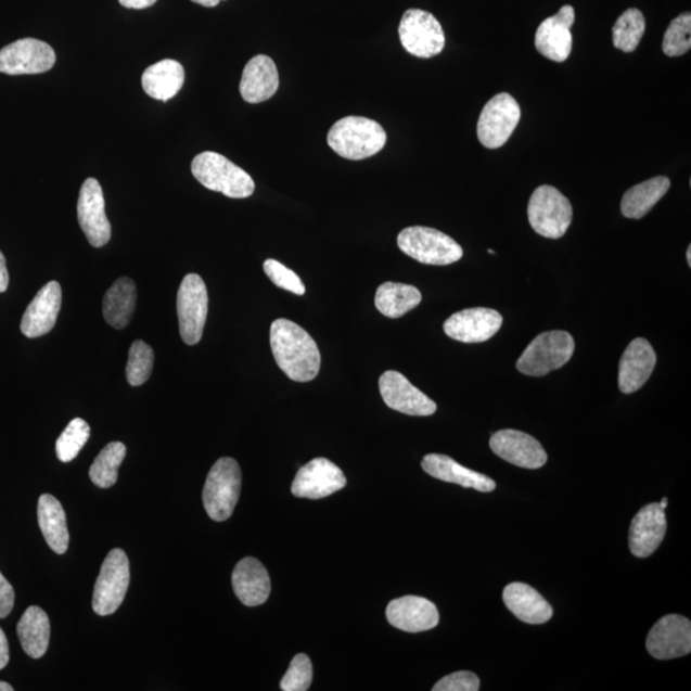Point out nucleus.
<instances>
[{
	"instance_id": "nucleus-23",
	"label": "nucleus",
	"mask_w": 691,
	"mask_h": 691,
	"mask_svg": "<svg viewBox=\"0 0 691 691\" xmlns=\"http://www.w3.org/2000/svg\"><path fill=\"white\" fill-rule=\"evenodd\" d=\"M657 364L652 345L645 338H636L626 348L618 366V388L625 395L639 391L650 380Z\"/></svg>"
},
{
	"instance_id": "nucleus-5",
	"label": "nucleus",
	"mask_w": 691,
	"mask_h": 691,
	"mask_svg": "<svg viewBox=\"0 0 691 691\" xmlns=\"http://www.w3.org/2000/svg\"><path fill=\"white\" fill-rule=\"evenodd\" d=\"M241 486L242 474L236 460L222 458L213 465L205 482L203 502L206 514L214 522L222 523L232 516Z\"/></svg>"
},
{
	"instance_id": "nucleus-35",
	"label": "nucleus",
	"mask_w": 691,
	"mask_h": 691,
	"mask_svg": "<svg viewBox=\"0 0 691 691\" xmlns=\"http://www.w3.org/2000/svg\"><path fill=\"white\" fill-rule=\"evenodd\" d=\"M645 33V18L637 9L625 11L612 28V40L615 48L625 53L637 51Z\"/></svg>"
},
{
	"instance_id": "nucleus-50",
	"label": "nucleus",
	"mask_w": 691,
	"mask_h": 691,
	"mask_svg": "<svg viewBox=\"0 0 691 691\" xmlns=\"http://www.w3.org/2000/svg\"><path fill=\"white\" fill-rule=\"evenodd\" d=\"M489 254L495 255L496 253L494 251H488Z\"/></svg>"
},
{
	"instance_id": "nucleus-16",
	"label": "nucleus",
	"mask_w": 691,
	"mask_h": 691,
	"mask_svg": "<svg viewBox=\"0 0 691 691\" xmlns=\"http://www.w3.org/2000/svg\"><path fill=\"white\" fill-rule=\"evenodd\" d=\"M647 650L655 660H674L691 652V623L680 615L662 617L648 634Z\"/></svg>"
},
{
	"instance_id": "nucleus-13",
	"label": "nucleus",
	"mask_w": 691,
	"mask_h": 691,
	"mask_svg": "<svg viewBox=\"0 0 691 691\" xmlns=\"http://www.w3.org/2000/svg\"><path fill=\"white\" fill-rule=\"evenodd\" d=\"M77 217L90 244L103 247L112 238V227L105 214V201L101 183L95 178L84 182L77 203Z\"/></svg>"
},
{
	"instance_id": "nucleus-14",
	"label": "nucleus",
	"mask_w": 691,
	"mask_h": 691,
	"mask_svg": "<svg viewBox=\"0 0 691 691\" xmlns=\"http://www.w3.org/2000/svg\"><path fill=\"white\" fill-rule=\"evenodd\" d=\"M347 479L334 462L318 458L298 470L291 491L297 498L322 500L346 487Z\"/></svg>"
},
{
	"instance_id": "nucleus-31",
	"label": "nucleus",
	"mask_w": 691,
	"mask_h": 691,
	"mask_svg": "<svg viewBox=\"0 0 691 691\" xmlns=\"http://www.w3.org/2000/svg\"><path fill=\"white\" fill-rule=\"evenodd\" d=\"M17 636L23 650L31 658H41L48 651L51 639V622L38 605L25 611L17 625Z\"/></svg>"
},
{
	"instance_id": "nucleus-34",
	"label": "nucleus",
	"mask_w": 691,
	"mask_h": 691,
	"mask_svg": "<svg viewBox=\"0 0 691 691\" xmlns=\"http://www.w3.org/2000/svg\"><path fill=\"white\" fill-rule=\"evenodd\" d=\"M126 446L123 442H112L97 456L90 466L89 476L99 488H111L118 479V469L126 458Z\"/></svg>"
},
{
	"instance_id": "nucleus-9",
	"label": "nucleus",
	"mask_w": 691,
	"mask_h": 691,
	"mask_svg": "<svg viewBox=\"0 0 691 691\" xmlns=\"http://www.w3.org/2000/svg\"><path fill=\"white\" fill-rule=\"evenodd\" d=\"M208 308V290L203 278L195 273L184 277L177 294L178 323L184 344L194 346L201 342Z\"/></svg>"
},
{
	"instance_id": "nucleus-33",
	"label": "nucleus",
	"mask_w": 691,
	"mask_h": 691,
	"mask_svg": "<svg viewBox=\"0 0 691 691\" xmlns=\"http://www.w3.org/2000/svg\"><path fill=\"white\" fill-rule=\"evenodd\" d=\"M423 296L417 287L410 284L386 282L381 284L375 294L376 309L384 317L401 318L415 309L422 303Z\"/></svg>"
},
{
	"instance_id": "nucleus-45",
	"label": "nucleus",
	"mask_w": 691,
	"mask_h": 691,
	"mask_svg": "<svg viewBox=\"0 0 691 691\" xmlns=\"http://www.w3.org/2000/svg\"><path fill=\"white\" fill-rule=\"evenodd\" d=\"M9 284H10L9 269H7L4 255L2 254V252H0V294H3V292H5L7 289H9Z\"/></svg>"
},
{
	"instance_id": "nucleus-27",
	"label": "nucleus",
	"mask_w": 691,
	"mask_h": 691,
	"mask_svg": "<svg viewBox=\"0 0 691 691\" xmlns=\"http://www.w3.org/2000/svg\"><path fill=\"white\" fill-rule=\"evenodd\" d=\"M503 601L512 614L525 624H546L553 616L552 605L528 584H509L503 590Z\"/></svg>"
},
{
	"instance_id": "nucleus-48",
	"label": "nucleus",
	"mask_w": 691,
	"mask_h": 691,
	"mask_svg": "<svg viewBox=\"0 0 691 691\" xmlns=\"http://www.w3.org/2000/svg\"><path fill=\"white\" fill-rule=\"evenodd\" d=\"M660 506H661V508H662V509H664V510H665V509H667V506H668V500H667V498H664V500H662V501L660 502Z\"/></svg>"
},
{
	"instance_id": "nucleus-36",
	"label": "nucleus",
	"mask_w": 691,
	"mask_h": 691,
	"mask_svg": "<svg viewBox=\"0 0 691 691\" xmlns=\"http://www.w3.org/2000/svg\"><path fill=\"white\" fill-rule=\"evenodd\" d=\"M89 438L90 425L84 419H74L55 442L56 458L62 462L75 460Z\"/></svg>"
},
{
	"instance_id": "nucleus-40",
	"label": "nucleus",
	"mask_w": 691,
	"mask_h": 691,
	"mask_svg": "<svg viewBox=\"0 0 691 691\" xmlns=\"http://www.w3.org/2000/svg\"><path fill=\"white\" fill-rule=\"evenodd\" d=\"M263 268H265V272L269 277V280L272 281L277 287L292 292V294L297 296L305 295V284L303 283L302 278L298 277L294 270L284 267L280 261L274 259L266 260Z\"/></svg>"
},
{
	"instance_id": "nucleus-7",
	"label": "nucleus",
	"mask_w": 691,
	"mask_h": 691,
	"mask_svg": "<svg viewBox=\"0 0 691 691\" xmlns=\"http://www.w3.org/2000/svg\"><path fill=\"white\" fill-rule=\"evenodd\" d=\"M528 218L540 236L558 240L565 236L573 222V206L558 189L543 184L533 192Z\"/></svg>"
},
{
	"instance_id": "nucleus-29",
	"label": "nucleus",
	"mask_w": 691,
	"mask_h": 691,
	"mask_svg": "<svg viewBox=\"0 0 691 691\" xmlns=\"http://www.w3.org/2000/svg\"><path fill=\"white\" fill-rule=\"evenodd\" d=\"M142 89L156 101L168 102L183 87L184 69L180 62L164 60L148 67L142 75Z\"/></svg>"
},
{
	"instance_id": "nucleus-41",
	"label": "nucleus",
	"mask_w": 691,
	"mask_h": 691,
	"mask_svg": "<svg viewBox=\"0 0 691 691\" xmlns=\"http://www.w3.org/2000/svg\"><path fill=\"white\" fill-rule=\"evenodd\" d=\"M481 681L478 676L470 671H459L439 680L433 691H478Z\"/></svg>"
},
{
	"instance_id": "nucleus-47",
	"label": "nucleus",
	"mask_w": 691,
	"mask_h": 691,
	"mask_svg": "<svg viewBox=\"0 0 691 691\" xmlns=\"http://www.w3.org/2000/svg\"><path fill=\"white\" fill-rule=\"evenodd\" d=\"M0 691H13V688L10 686V683L0 681Z\"/></svg>"
},
{
	"instance_id": "nucleus-37",
	"label": "nucleus",
	"mask_w": 691,
	"mask_h": 691,
	"mask_svg": "<svg viewBox=\"0 0 691 691\" xmlns=\"http://www.w3.org/2000/svg\"><path fill=\"white\" fill-rule=\"evenodd\" d=\"M154 367V351L144 341H135L126 367L127 382L139 387L151 378Z\"/></svg>"
},
{
	"instance_id": "nucleus-49",
	"label": "nucleus",
	"mask_w": 691,
	"mask_h": 691,
	"mask_svg": "<svg viewBox=\"0 0 691 691\" xmlns=\"http://www.w3.org/2000/svg\"><path fill=\"white\" fill-rule=\"evenodd\" d=\"M687 259L689 267H691V246L688 247Z\"/></svg>"
},
{
	"instance_id": "nucleus-2",
	"label": "nucleus",
	"mask_w": 691,
	"mask_h": 691,
	"mask_svg": "<svg viewBox=\"0 0 691 691\" xmlns=\"http://www.w3.org/2000/svg\"><path fill=\"white\" fill-rule=\"evenodd\" d=\"M328 145L342 158L362 161L382 151L387 133L376 120L366 117H345L328 132Z\"/></svg>"
},
{
	"instance_id": "nucleus-18",
	"label": "nucleus",
	"mask_w": 691,
	"mask_h": 691,
	"mask_svg": "<svg viewBox=\"0 0 691 691\" xmlns=\"http://www.w3.org/2000/svg\"><path fill=\"white\" fill-rule=\"evenodd\" d=\"M503 318L495 309H465L448 318L444 324L448 337L464 344H482L501 330Z\"/></svg>"
},
{
	"instance_id": "nucleus-12",
	"label": "nucleus",
	"mask_w": 691,
	"mask_h": 691,
	"mask_svg": "<svg viewBox=\"0 0 691 691\" xmlns=\"http://www.w3.org/2000/svg\"><path fill=\"white\" fill-rule=\"evenodd\" d=\"M55 52L44 41L26 38L0 51V73L11 76L38 75L54 67Z\"/></svg>"
},
{
	"instance_id": "nucleus-6",
	"label": "nucleus",
	"mask_w": 691,
	"mask_h": 691,
	"mask_svg": "<svg viewBox=\"0 0 691 691\" xmlns=\"http://www.w3.org/2000/svg\"><path fill=\"white\" fill-rule=\"evenodd\" d=\"M575 351V341L565 331L539 334L520 356L516 368L529 376H545L567 364Z\"/></svg>"
},
{
	"instance_id": "nucleus-3",
	"label": "nucleus",
	"mask_w": 691,
	"mask_h": 691,
	"mask_svg": "<svg viewBox=\"0 0 691 691\" xmlns=\"http://www.w3.org/2000/svg\"><path fill=\"white\" fill-rule=\"evenodd\" d=\"M191 172L204 188L231 199H245L255 191L252 176L218 153L196 155L191 164Z\"/></svg>"
},
{
	"instance_id": "nucleus-42",
	"label": "nucleus",
	"mask_w": 691,
	"mask_h": 691,
	"mask_svg": "<svg viewBox=\"0 0 691 691\" xmlns=\"http://www.w3.org/2000/svg\"><path fill=\"white\" fill-rule=\"evenodd\" d=\"M14 590L10 581L0 573V618L9 616L14 607Z\"/></svg>"
},
{
	"instance_id": "nucleus-17",
	"label": "nucleus",
	"mask_w": 691,
	"mask_h": 691,
	"mask_svg": "<svg viewBox=\"0 0 691 691\" xmlns=\"http://www.w3.org/2000/svg\"><path fill=\"white\" fill-rule=\"evenodd\" d=\"M491 451L510 464L524 469H540L547 464L548 456L539 442L530 434L503 430L489 440Z\"/></svg>"
},
{
	"instance_id": "nucleus-43",
	"label": "nucleus",
	"mask_w": 691,
	"mask_h": 691,
	"mask_svg": "<svg viewBox=\"0 0 691 691\" xmlns=\"http://www.w3.org/2000/svg\"><path fill=\"white\" fill-rule=\"evenodd\" d=\"M10 662V645L5 634L0 628V669H3Z\"/></svg>"
},
{
	"instance_id": "nucleus-8",
	"label": "nucleus",
	"mask_w": 691,
	"mask_h": 691,
	"mask_svg": "<svg viewBox=\"0 0 691 691\" xmlns=\"http://www.w3.org/2000/svg\"><path fill=\"white\" fill-rule=\"evenodd\" d=\"M128 586H130V562L125 551L116 548L106 555L95 583L94 596H92V610L95 614L113 615L124 603Z\"/></svg>"
},
{
	"instance_id": "nucleus-22",
	"label": "nucleus",
	"mask_w": 691,
	"mask_h": 691,
	"mask_svg": "<svg viewBox=\"0 0 691 691\" xmlns=\"http://www.w3.org/2000/svg\"><path fill=\"white\" fill-rule=\"evenodd\" d=\"M61 306V284L55 281L47 283L27 306L23 322H21V332L28 338L46 336L53 330L56 319H59Z\"/></svg>"
},
{
	"instance_id": "nucleus-15",
	"label": "nucleus",
	"mask_w": 691,
	"mask_h": 691,
	"mask_svg": "<svg viewBox=\"0 0 691 691\" xmlns=\"http://www.w3.org/2000/svg\"><path fill=\"white\" fill-rule=\"evenodd\" d=\"M383 401L389 409L410 417H431L437 411V404L412 386L408 378L395 370H388L380 378Z\"/></svg>"
},
{
	"instance_id": "nucleus-39",
	"label": "nucleus",
	"mask_w": 691,
	"mask_h": 691,
	"mask_svg": "<svg viewBox=\"0 0 691 691\" xmlns=\"http://www.w3.org/2000/svg\"><path fill=\"white\" fill-rule=\"evenodd\" d=\"M312 681V665L306 654H297L291 661L287 673L281 681L283 691H306L309 690Z\"/></svg>"
},
{
	"instance_id": "nucleus-46",
	"label": "nucleus",
	"mask_w": 691,
	"mask_h": 691,
	"mask_svg": "<svg viewBox=\"0 0 691 691\" xmlns=\"http://www.w3.org/2000/svg\"><path fill=\"white\" fill-rule=\"evenodd\" d=\"M192 2L203 7H217L222 0H192Z\"/></svg>"
},
{
	"instance_id": "nucleus-38",
	"label": "nucleus",
	"mask_w": 691,
	"mask_h": 691,
	"mask_svg": "<svg viewBox=\"0 0 691 691\" xmlns=\"http://www.w3.org/2000/svg\"><path fill=\"white\" fill-rule=\"evenodd\" d=\"M691 48V14L682 13L669 24L664 37L662 51L667 56L687 54Z\"/></svg>"
},
{
	"instance_id": "nucleus-32",
	"label": "nucleus",
	"mask_w": 691,
	"mask_h": 691,
	"mask_svg": "<svg viewBox=\"0 0 691 691\" xmlns=\"http://www.w3.org/2000/svg\"><path fill=\"white\" fill-rule=\"evenodd\" d=\"M671 187L667 177L660 176L641 182L625 192L622 213L625 218L640 219L650 213Z\"/></svg>"
},
{
	"instance_id": "nucleus-28",
	"label": "nucleus",
	"mask_w": 691,
	"mask_h": 691,
	"mask_svg": "<svg viewBox=\"0 0 691 691\" xmlns=\"http://www.w3.org/2000/svg\"><path fill=\"white\" fill-rule=\"evenodd\" d=\"M138 290L137 284L131 278L123 277L113 283V286L106 291L103 300V316L106 323L116 328V330H125L130 324L131 319L137 310Z\"/></svg>"
},
{
	"instance_id": "nucleus-11",
	"label": "nucleus",
	"mask_w": 691,
	"mask_h": 691,
	"mask_svg": "<svg viewBox=\"0 0 691 691\" xmlns=\"http://www.w3.org/2000/svg\"><path fill=\"white\" fill-rule=\"evenodd\" d=\"M522 118L519 103L508 92H501L484 106L478 120V139L487 149H498L514 133Z\"/></svg>"
},
{
	"instance_id": "nucleus-10",
	"label": "nucleus",
	"mask_w": 691,
	"mask_h": 691,
	"mask_svg": "<svg viewBox=\"0 0 691 691\" xmlns=\"http://www.w3.org/2000/svg\"><path fill=\"white\" fill-rule=\"evenodd\" d=\"M401 44L406 52L418 59H432L445 49L444 28L432 13L422 10L406 11L400 27Z\"/></svg>"
},
{
	"instance_id": "nucleus-20",
	"label": "nucleus",
	"mask_w": 691,
	"mask_h": 691,
	"mask_svg": "<svg viewBox=\"0 0 691 691\" xmlns=\"http://www.w3.org/2000/svg\"><path fill=\"white\" fill-rule=\"evenodd\" d=\"M667 532L665 510L660 503L644 506L632 519L629 532L630 551L636 558H650L658 550Z\"/></svg>"
},
{
	"instance_id": "nucleus-44",
	"label": "nucleus",
	"mask_w": 691,
	"mask_h": 691,
	"mask_svg": "<svg viewBox=\"0 0 691 691\" xmlns=\"http://www.w3.org/2000/svg\"><path fill=\"white\" fill-rule=\"evenodd\" d=\"M120 5L130 10H145L156 3V0H118Z\"/></svg>"
},
{
	"instance_id": "nucleus-19",
	"label": "nucleus",
	"mask_w": 691,
	"mask_h": 691,
	"mask_svg": "<svg viewBox=\"0 0 691 691\" xmlns=\"http://www.w3.org/2000/svg\"><path fill=\"white\" fill-rule=\"evenodd\" d=\"M574 23L575 10L572 5L562 7L554 16L545 20L536 34L537 51L553 62H565L573 51Z\"/></svg>"
},
{
	"instance_id": "nucleus-24",
	"label": "nucleus",
	"mask_w": 691,
	"mask_h": 691,
	"mask_svg": "<svg viewBox=\"0 0 691 691\" xmlns=\"http://www.w3.org/2000/svg\"><path fill=\"white\" fill-rule=\"evenodd\" d=\"M278 87H280V75L276 63L268 55H256L248 61L240 82L241 97L251 104H258L269 101Z\"/></svg>"
},
{
	"instance_id": "nucleus-30",
	"label": "nucleus",
	"mask_w": 691,
	"mask_h": 691,
	"mask_svg": "<svg viewBox=\"0 0 691 691\" xmlns=\"http://www.w3.org/2000/svg\"><path fill=\"white\" fill-rule=\"evenodd\" d=\"M38 520L40 530L48 546L56 554L66 553L69 545L66 512H64L61 502L54 496H40Z\"/></svg>"
},
{
	"instance_id": "nucleus-21",
	"label": "nucleus",
	"mask_w": 691,
	"mask_h": 691,
	"mask_svg": "<svg viewBox=\"0 0 691 691\" xmlns=\"http://www.w3.org/2000/svg\"><path fill=\"white\" fill-rule=\"evenodd\" d=\"M386 615L392 626L412 634L432 630L439 623L436 604L417 596H406L391 601Z\"/></svg>"
},
{
	"instance_id": "nucleus-1",
	"label": "nucleus",
	"mask_w": 691,
	"mask_h": 691,
	"mask_svg": "<svg viewBox=\"0 0 691 691\" xmlns=\"http://www.w3.org/2000/svg\"><path fill=\"white\" fill-rule=\"evenodd\" d=\"M270 347L277 366L295 382H310L319 374L322 358L310 334L289 319L270 325Z\"/></svg>"
},
{
	"instance_id": "nucleus-4",
	"label": "nucleus",
	"mask_w": 691,
	"mask_h": 691,
	"mask_svg": "<svg viewBox=\"0 0 691 691\" xmlns=\"http://www.w3.org/2000/svg\"><path fill=\"white\" fill-rule=\"evenodd\" d=\"M400 251L427 266H450L464 256V251L448 234L430 227L405 228L397 238Z\"/></svg>"
},
{
	"instance_id": "nucleus-25",
	"label": "nucleus",
	"mask_w": 691,
	"mask_h": 691,
	"mask_svg": "<svg viewBox=\"0 0 691 691\" xmlns=\"http://www.w3.org/2000/svg\"><path fill=\"white\" fill-rule=\"evenodd\" d=\"M232 587L242 603L256 607L268 601L272 584L265 565L259 560L246 558L233 570Z\"/></svg>"
},
{
	"instance_id": "nucleus-26",
	"label": "nucleus",
	"mask_w": 691,
	"mask_h": 691,
	"mask_svg": "<svg viewBox=\"0 0 691 691\" xmlns=\"http://www.w3.org/2000/svg\"><path fill=\"white\" fill-rule=\"evenodd\" d=\"M422 468L426 474L442 482L459 484L461 487L472 488L483 494H489L496 489V482L489 476L464 468L446 455H426L422 461Z\"/></svg>"
}]
</instances>
